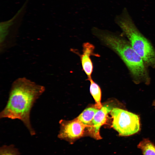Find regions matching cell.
Listing matches in <instances>:
<instances>
[{
	"label": "cell",
	"instance_id": "cell-1",
	"mask_svg": "<svg viewBox=\"0 0 155 155\" xmlns=\"http://www.w3.org/2000/svg\"><path fill=\"white\" fill-rule=\"evenodd\" d=\"M45 90V87L24 77L12 83L6 105L0 113V118L18 119L32 135L36 132L30 121V113L36 100Z\"/></svg>",
	"mask_w": 155,
	"mask_h": 155
},
{
	"label": "cell",
	"instance_id": "cell-2",
	"mask_svg": "<svg viewBox=\"0 0 155 155\" xmlns=\"http://www.w3.org/2000/svg\"><path fill=\"white\" fill-rule=\"evenodd\" d=\"M92 32L102 44L119 56L128 69L135 83L149 84L150 78L147 65L129 41L115 33L96 28H93Z\"/></svg>",
	"mask_w": 155,
	"mask_h": 155
},
{
	"label": "cell",
	"instance_id": "cell-3",
	"mask_svg": "<svg viewBox=\"0 0 155 155\" xmlns=\"http://www.w3.org/2000/svg\"><path fill=\"white\" fill-rule=\"evenodd\" d=\"M115 21L147 66L155 68V50L137 28L126 8L115 17Z\"/></svg>",
	"mask_w": 155,
	"mask_h": 155
},
{
	"label": "cell",
	"instance_id": "cell-4",
	"mask_svg": "<svg viewBox=\"0 0 155 155\" xmlns=\"http://www.w3.org/2000/svg\"><path fill=\"white\" fill-rule=\"evenodd\" d=\"M110 114L113 119L111 126L120 136H129L140 131V119L137 115L119 107L113 108Z\"/></svg>",
	"mask_w": 155,
	"mask_h": 155
},
{
	"label": "cell",
	"instance_id": "cell-5",
	"mask_svg": "<svg viewBox=\"0 0 155 155\" xmlns=\"http://www.w3.org/2000/svg\"><path fill=\"white\" fill-rule=\"evenodd\" d=\"M26 1L21 8L10 20L0 24V52L3 53L14 45L18 29L25 12Z\"/></svg>",
	"mask_w": 155,
	"mask_h": 155
},
{
	"label": "cell",
	"instance_id": "cell-6",
	"mask_svg": "<svg viewBox=\"0 0 155 155\" xmlns=\"http://www.w3.org/2000/svg\"><path fill=\"white\" fill-rule=\"evenodd\" d=\"M59 123L60 129L58 137L71 144L84 135L87 127L77 118L70 121L61 120Z\"/></svg>",
	"mask_w": 155,
	"mask_h": 155
},
{
	"label": "cell",
	"instance_id": "cell-7",
	"mask_svg": "<svg viewBox=\"0 0 155 155\" xmlns=\"http://www.w3.org/2000/svg\"><path fill=\"white\" fill-rule=\"evenodd\" d=\"M117 105L125 108L122 104L117 102L105 104L98 110L94 116L90 126L88 128V134L89 135L96 140L101 139L100 133V128L105 123L108 114L113 108L118 107L116 106Z\"/></svg>",
	"mask_w": 155,
	"mask_h": 155
},
{
	"label": "cell",
	"instance_id": "cell-8",
	"mask_svg": "<svg viewBox=\"0 0 155 155\" xmlns=\"http://www.w3.org/2000/svg\"><path fill=\"white\" fill-rule=\"evenodd\" d=\"M82 53H80L77 51L71 49L73 52L78 55L80 58L82 69L88 77V80L92 78V75L93 71V65L91 57L94 56L99 57L98 54L95 52V46L92 44L87 42L83 44Z\"/></svg>",
	"mask_w": 155,
	"mask_h": 155
},
{
	"label": "cell",
	"instance_id": "cell-9",
	"mask_svg": "<svg viewBox=\"0 0 155 155\" xmlns=\"http://www.w3.org/2000/svg\"><path fill=\"white\" fill-rule=\"evenodd\" d=\"M99 109L96 107L87 108L77 117L87 127L91 125L94 116Z\"/></svg>",
	"mask_w": 155,
	"mask_h": 155
},
{
	"label": "cell",
	"instance_id": "cell-10",
	"mask_svg": "<svg viewBox=\"0 0 155 155\" xmlns=\"http://www.w3.org/2000/svg\"><path fill=\"white\" fill-rule=\"evenodd\" d=\"M88 80L90 82V93L96 103L95 107L99 109L102 106L101 102V89L98 85L93 80L92 78Z\"/></svg>",
	"mask_w": 155,
	"mask_h": 155
},
{
	"label": "cell",
	"instance_id": "cell-11",
	"mask_svg": "<svg viewBox=\"0 0 155 155\" xmlns=\"http://www.w3.org/2000/svg\"><path fill=\"white\" fill-rule=\"evenodd\" d=\"M137 147L141 149L143 155H155V145L148 138H144Z\"/></svg>",
	"mask_w": 155,
	"mask_h": 155
},
{
	"label": "cell",
	"instance_id": "cell-12",
	"mask_svg": "<svg viewBox=\"0 0 155 155\" xmlns=\"http://www.w3.org/2000/svg\"><path fill=\"white\" fill-rule=\"evenodd\" d=\"M20 153L14 145H4L0 147V155H19Z\"/></svg>",
	"mask_w": 155,
	"mask_h": 155
},
{
	"label": "cell",
	"instance_id": "cell-13",
	"mask_svg": "<svg viewBox=\"0 0 155 155\" xmlns=\"http://www.w3.org/2000/svg\"><path fill=\"white\" fill-rule=\"evenodd\" d=\"M152 105L155 107V99L152 102Z\"/></svg>",
	"mask_w": 155,
	"mask_h": 155
}]
</instances>
